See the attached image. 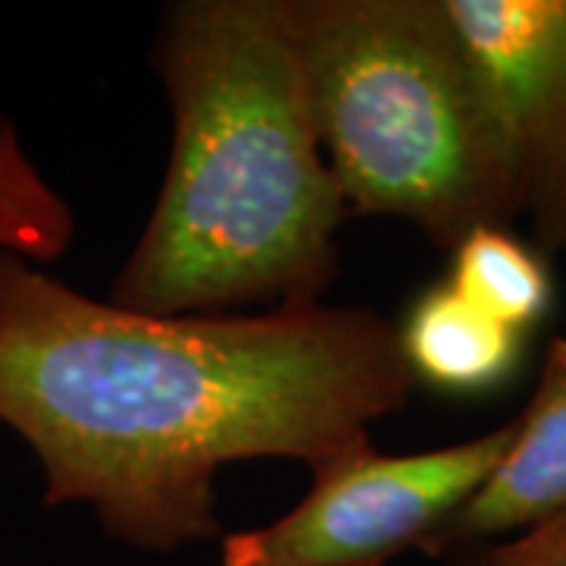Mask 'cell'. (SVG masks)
<instances>
[{
    "instance_id": "obj_2",
    "label": "cell",
    "mask_w": 566,
    "mask_h": 566,
    "mask_svg": "<svg viewBox=\"0 0 566 566\" xmlns=\"http://www.w3.org/2000/svg\"><path fill=\"white\" fill-rule=\"evenodd\" d=\"M174 148L111 305L223 315L318 305L340 274V186L318 142L286 0H182L151 44Z\"/></svg>"
},
{
    "instance_id": "obj_3",
    "label": "cell",
    "mask_w": 566,
    "mask_h": 566,
    "mask_svg": "<svg viewBox=\"0 0 566 566\" xmlns=\"http://www.w3.org/2000/svg\"><path fill=\"white\" fill-rule=\"evenodd\" d=\"M327 167L349 211L434 245L520 221L501 114L447 0H286Z\"/></svg>"
},
{
    "instance_id": "obj_5",
    "label": "cell",
    "mask_w": 566,
    "mask_h": 566,
    "mask_svg": "<svg viewBox=\"0 0 566 566\" xmlns=\"http://www.w3.org/2000/svg\"><path fill=\"white\" fill-rule=\"evenodd\" d=\"M504 126L516 214L542 255L566 252V0H447Z\"/></svg>"
},
{
    "instance_id": "obj_4",
    "label": "cell",
    "mask_w": 566,
    "mask_h": 566,
    "mask_svg": "<svg viewBox=\"0 0 566 566\" xmlns=\"http://www.w3.org/2000/svg\"><path fill=\"white\" fill-rule=\"evenodd\" d=\"M520 416L460 444L390 457L363 434L312 463V488L281 520L227 535L221 566H385L424 545L485 485Z\"/></svg>"
},
{
    "instance_id": "obj_11",
    "label": "cell",
    "mask_w": 566,
    "mask_h": 566,
    "mask_svg": "<svg viewBox=\"0 0 566 566\" xmlns=\"http://www.w3.org/2000/svg\"><path fill=\"white\" fill-rule=\"evenodd\" d=\"M10 126H13V123H10L7 117H3V114H0V139H3L7 133H10Z\"/></svg>"
},
{
    "instance_id": "obj_8",
    "label": "cell",
    "mask_w": 566,
    "mask_h": 566,
    "mask_svg": "<svg viewBox=\"0 0 566 566\" xmlns=\"http://www.w3.org/2000/svg\"><path fill=\"white\" fill-rule=\"evenodd\" d=\"M447 283L488 318L528 337L554 303L547 259L504 227H479L450 249Z\"/></svg>"
},
{
    "instance_id": "obj_10",
    "label": "cell",
    "mask_w": 566,
    "mask_h": 566,
    "mask_svg": "<svg viewBox=\"0 0 566 566\" xmlns=\"http://www.w3.org/2000/svg\"><path fill=\"white\" fill-rule=\"evenodd\" d=\"M444 560L450 566H566V510L520 535L460 547Z\"/></svg>"
},
{
    "instance_id": "obj_9",
    "label": "cell",
    "mask_w": 566,
    "mask_h": 566,
    "mask_svg": "<svg viewBox=\"0 0 566 566\" xmlns=\"http://www.w3.org/2000/svg\"><path fill=\"white\" fill-rule=\"evenodd\" d=\"M73 208L41 177L10 126L0 139V252L35 264L57 262L73 243Z\"/></svg>"
},
{
    "instance_id": "obj_7",
    "label": "cell",
    "mask_w": 566,
    "mask_h": 566,
    "mask_svg": "<svg viewBox=\"0 0 566 566\" xmlns=\"http://www.w3.org/2000/svg\"><path fill=\"white\" fill-rule=\"evenodd\" d=\"M400 346L412 381L447 394H488L513 378L526 337L488 318L444 281L412 303Z\"/></svg>"
},
{
    "instance_id": "obj_1",
    "label": "cell",
    "mask_w": 566,
    "mask_h": 566,
    "mask_svg": "<svg viewBox=\"0 0 566 566\" xmlns=\"http://www.w3.org/2000/svg\"><path fill=\"white\" fill-rule=\"evenodd\" d=\"M400 327L359 305L142 315L0 252V422L39 457L48 506L177 551L221 535L218 472L368 434L412 394Z\"/></svg>"
},
{
    "instance_id": "obj_6",
    "label": "cell",
    "mask_w": 566,
    "mask_h": 566,
    "mask_svg": "<svg viewBox=\"0 0 566 566\" xmlns=\"http://www.w3.org/2000/svg\"><path fill=\"white\" fill-rule=\"evenodd\" d=\"M560 510H566V337H554L535 394L520 412L516 441L485 485L424 545V554L447 557L460 547L501 542Z\"/></svg>"
}]
</instances>
